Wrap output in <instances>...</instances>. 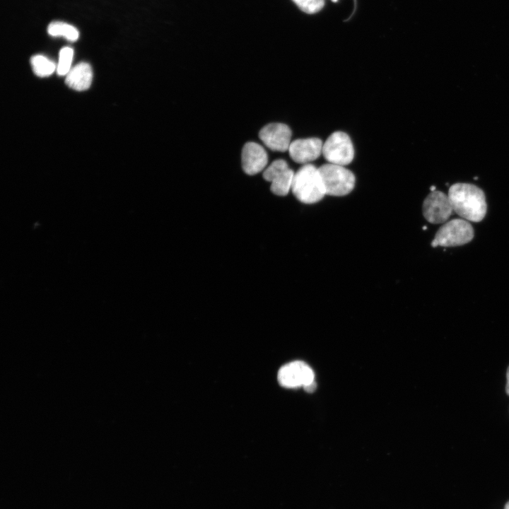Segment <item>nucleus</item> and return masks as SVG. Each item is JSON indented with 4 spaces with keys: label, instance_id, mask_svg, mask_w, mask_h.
<instances>
[{
    "label": "nucleus",
    "instance_id": "obj_1",
    "mask_svg": "<svg viewBox=\"0 0 509 509\" xmlns=\"http://www.w3.org/2000/svg\"><path fill=\"white\" fill-rule=\"evenodd\" d=\"M447 196L453 211L463 219L479 222L484 218L487 208L486 197L476 185L455 183L450 187Z\"/></svg>",
    "mask_w": 509,
    "mask_h": 509
},
{
    "label": "nucleus",
    "instance_id": "obj_2",
    "mask_svg": "<svg viewBox=\"0 0 509 509\" xmlns=\"http://www.w3.org/2000/svg\"><path fill=\"white\" fill-rule=\"evenodd\" d=\"M291 191L303 204H315L322 200L326 193L319 169L310 163L300 167L294 174Z\"/></svg>",
    "mask_w": 509,
    "mask_h": 509
},
{
    "label": "nucleus",
    "instance_id": "obj_3",
    "mask_svg": "<svg viewBox=\"0 0 509 509\" xmlns=\"http://www.w3.org/2000/svg\"><path fill=\"white\" fill-rule=\"evenodd\" d=\"M318 169L326 194L335 197L345 196L354 188L355 176L344 166L328 163Z\"/></svg>",
    "mask_w": 509,
    "mask_h": 509
},
{
    "label": "nucleus",
    "instance_id": "obj_4",
    "mask_svg": "<svg viewBox=\"0 0 509 509\" xmlns=\"http://www.w3.org/2000/svg\"><path fill=\"white\" fill-rule=\"evenodd\" d=\"M474 238V229L465 219H452L443 225L437 231L431 246L455 247L470 242Z\"/></svg>",
    "mask_w": 509,
    "mask_h": 509
},
{
    "label": "nucleus",
    "instance_id": "obj_5",
    "mask_svg": "<svg viewBox=\"0 0 509 509\" xmlns=\"http://www.w3.org/2000/svg\"><path fill=\"white\" fill-rule=\"evenodd\" d=\"M322 153L329 163L345 166L353 160L354 150L347 134L335 131L323 143Z\"/></svg>",
    "mask_w": 509,
    "mask_h": 509
},
{
    "label": "nucleus",
    "instance_id": "obj_6",
    "mask_svg": "<svg viewBox=\"0 0 509 509\" xmlns=\"http://www.w3.org/2000/svg\"><path fill=\"white\" fill-rule=\"evenodd\" d=\"M295 172L283 159L274 160L263 172V178L271 182V192L278 196H286L291 189Z\"/></svg>",
    "mask_w": 509,
    "mask_h": 509
},
{
    "label": "nucleus",
    "instance_id": "obj_7",
    "mask_svg": "<svg viewBox=\"0 0 509 509\" xmlns=\"http://www.w3.org/2000/svg\"><path fill=\"white\" fill-rule=\"evenodd\" d=\"M277 378L279 384L284 387H304L315 381V374L308 365L297 361L282 366Z\"/></svg>",
    "mask_w": 509,
    "mask_h": 509
},
{
    "label": "nucleus",
    "instance_id": "obj_8",
    "mask_svg": "<svg viewBox=\"0 0 509 509\" xmlns=\"http://www.w3.org/2000/svg\"><path fill=\"white\" fill-rule=\"evenodd\" d=\"M422 210L425 218L434 224L445 222L453 211L448 196L435 190L426 197Z\"/></svg>",
    "mask_w": 509,
    "mask_h": 509
},
{
    "label": "nucleus",
    "instance_id": "obj_9",
    "mask_svg": "<svg viewBox=\"0 0 509 509\" xmlns=\"http://www.w3.org/2000/svg\"><path fill=\"white\" fill-rule=\"evenodd\" d=\"M259 138L269 149L285 152L291 143V131L285 124L271 123L259 131Z\"/></svg>",
    "mask_w": 509,
    "mask_h": 509
},
{
    "label": "nucleus",
    "instance_id": "obj_10",
    "mask_svg": "<svg viewBox=\"0 0 509 509\" xmlns=\"http://www.w3.org/2000/svg\"><path fill=\"white\" fill-rule=\"evenodd\" d=\"M322 146L318 138L299 139L291 143L288 151L293 161L305 165L320 157Z\"/></svg>",
    "mask_w": 509,
    "mask_h": 509
},
{
    "label": "nucleus",
    "instance_id": "obj_11",
    "mask_svg": "<svg viewBox=\"0 0 509 509\" xmlns=\"http://www.w3.org/2000/svg\"><path fill=\"white\" fill-rule=\"evenodd\" d=\"M242 168L249 175H254L264 170L268 156L264 148L255 142L246 143L242 150Z\"/></svg>",
    "mask_w": 509,
    "mask_h": 509
},
{
    "label": "nucleus",
    "instance_id": "obj_12",
    "mask_svg": "<svg viewBox=\"0 0 509 509\" xmlns=\"http://www.w3.org/2000/svg\"><path fill=\"white\" fill-rule=\"evenodd\" d=\"M92 78L90 66L88 63L81 62L71 69L66 74L65 82L72 89L84 90L90 87Z\"/></svg>",
    "mask_w": 509,
    "mask_h": 509
},
{
    "label": "nucleus",
    "instance_id": "obj_13",
    "mask_svg": "<svg viewBox=\"0 0 509 509\" xmlns=\"http://www.w3.org/2000/svg\"><path fill=\"white\" fill-rule=\"evenodd\" d=\"M47 32L52 36H62L70 41H76L79 35L75 27L61 21L50 23L47 27Z\"/></svg>",
    "mask_w": 509,
    "mask_h": 509
},
{
    "label": "nucleus",
    "instance_id": "obj_14",
    "mask_svg": "<svg viewBox=\"0 0 509 509\" xmlns=\"http://www.w3.org/2000/svg\"><path fill=\"white\" fill-rule=\"evenodd\" d=\"M34 73L40 77L50 76L56 69L55 64L42 55H35L30 59Z\"/></svg>",
    "mask_w": 509,
    "mask_h": 509
},
{
    "label": "nucleus",
    "instance_id": "obj_15",
    "mask_svg": "<svg viewBox=\"0 0 509 509\" xmlns=\"http://www.w3.org/2000/svg\"><path fill=\"white\" fill-rule=\"evenodd\" d=\"M74 50L69 47H63L59 52V62L57 66V72L59 76H64L71 70Z\"/></svg>",
    "mask_w": 509,
    "mask_h": 509
},
{
    "label": "nucleus",
    "instance_id": "obj_16",
    "mask_svg": "<svg viewBox=\"0 0 509 509\" xmlns=\"http://www.w3.org/2000/svg\"><path fill=\"white\" fill-rule=\"evenodd\" d=\"M303 12L313 14L319 12L324 6V0H292Z\"/></svg>",
    "mask_w": 509,
    "mask_h": 509
},
{
    "label": "nucleus",
    "instance_id": "obj_17",
    "mask_svg": "<svg viewBox=\"0 0 509 509\" xmlns=\"http://www.w3.org/2000/svg\"><path fill=\"white\" fill-rule=\"evenodd\" d=\"M317 387L316 382L314 381L312 383L308 385L307 386L304 387L303 388L305 390L308 392H312L315 390Z\"/></svg>",
    "mask_w": 509,
    "mask_h": 509
},
{
    "label": "nucleus",
    "instance_id": "obj_18",
    "mask_svg": "<svg viewBox=\"0 0 509 509\" xmlns=\"http://www.w3.org/2000/svg\"><path fill=\"white\" fill-rule=\"evenodd\" d=\"M506 386H505V391L506 393L509 395V367L508 368L507 372H506Z\"/></svg>",
    "mask_w": 509,
    "mask_h": 509
},
{
    "label": "nucleus",
    "instance_id": "obj_19",
    "mask_svg": "<svg viewBox=\"0 0 509 509\" xmlns=\"http://www.w3.org/2000/svg\"><path fill=\"white\" fill-rule=\"evenodd\" d=\"M505 509H509V502H508L505 506Z\"/></svg>",
    "mask_w": 509,
    "mask_h": 509
}]
</instances>
